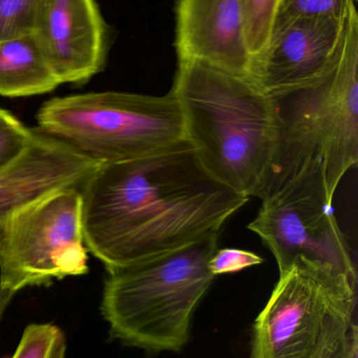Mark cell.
Wrapping results in <instances>:
<instances>
[{
    "mask_svg": "<svg viewBox=\"0 0 358 358\" xmlns=\"http://www.w3.org/2000/svg\"><path fill=\"white\" fill-rule=\"evenodd\" d=\"M81 195L84 243L105 268L221 233L249 201L208 173L187 140L140 159L101 164Z\"/></svg>",
    "mask_w": 358,
    "mask_h": 358,
    "instance_id": "obj_1",
    "label": "cell"
},
{
    "mask_svg": "<svg viewBox=\"0 0 358 358\" xmlns=\"http://www.w3.org/2000/svg\"><path fill=\"white\" fill-rule=\"evenodd\" d=\"M172 92L186 140L208 173L247 197H260L275 144L273 99L252 79L199 61H178Z\"/></svg>",
    "mask_w": 358,
    "mask_h": 358,
    "instance_id": "obj_2",
    "label": "cell"
},
{
    "mask_svg": "<svg viewBox=\"0 0 358 358\" xmlns=\"http://www.w3.org/2000/svg\"><path fill=\"white\" fill-rule=\"evenodd\" d=\"M275 144L260 199L292 180L321 171L332 198L358 162V15L353 4L338 58L319 79L269 94Z\"/></svg>",
    "mask_w": 358,
    "mask_h": 358,
    "instance_id": "obj_3",
    "label": "cell"
},
{
    "mask_svg": "<svg viewBox=\"0 0 358 358\" xmlns=\"http://www.w3.org/2000/svg\"><path fill=\"white\" fill-rule=\"evenodd\" d=\"M219 236L106 268L100 310L111 338L147 352L182 350L193 313L216 279L208 261L218 250Z\"/></svg>",
    "mask_w": 358,
    "mask_h": 358,
    "instance_id": "obj_4",
    "label": "cell"
},
{
    "mask_svg": "<svg viewBox=\"0 0 358 358\" xmlns=\"http://www.w3.org/2000/svg\"><path fill=\"white\" fill-rule=\"evenodd\" d=\"M38 131L67 143L99 164L132 161L186 140L178 99L130 92H88L50 99Z\"/></svg>",
    "mask_w": 358,
    "mask_h": 358,
    "instance_id": "obj_5",
    "label": "cell"
},
{
    "mask_svg": "<svg viewBox=\"0 0 358 358\" xmlns=\"http://www.w3.org/2000/svg\"><path fill=\"white\" fill-rule=\"evenodd\" d=\"M357 292L330 267L298 259L254 322L250 358H321L334 323L357 313Z\"/></svg>",
    "mask_w": 358,
    "mask_h": 358,
    "instance_id": "obj_6",
    "label": "cell"
},
{
    "mask_svg": "<svg viewBox=\"0 0 358 358\" xmlns=\"http://www.w3.org/2000/svg\"><path fill=\"white\" fill-rule=\"evenodd\" d=\"M81 189L65 187L22 206L0 233V287L32 286L88 273Z\"/></svg>",
    "mask_w": 358,
    "mask_h": 358,
    "instance_id": "obj_7",
    "label": "cell"
},
{
    "mask_svg": "<svg viewBox=\"0 0 358 358\" xmlns=\"http://www.w3.org/2000/svg\"><path fill=\"white\" fill-rule=\"evenodd\" d=\"M248 229L273 252L280 275L304 258L330 267L358 286L353 252L321 171L304 174L263 199Z\"/></svg>",
    "mask_w": 358,
    "mask_h": 358,
    "instance_id": "obj_8",
    "label": "cell"
},
{
    "mask_svg": "<svg viewBox=\"0 0 358 358\" xmlns=\"http://www.w3.org/2000/svg\"><path fill=\"white\" fill-rule=\"evenodd\" d=\"M347 17H300L275 25L266 48L254 59L252 81L273 94L319 79L342 52Z\"/></svg>",
    "mask_w": 358,
    "mask_h": 358,
    "instance_id": "obj_9",
    "label": "cell"
},
{
    "mask_svg": "<svg viewBox=\"0 0 358 358\" xmlns=\"http://www.w3.org/2000/svg\"><path fill=\"white\" fill-rule=\"evenodd\" d=\"M35 33L61 84L85 83L104 69L109 29L96 0H46Z\"/></svg>",
    "mask_w": 358,
    "mask_h": 358,
    "instance_id": "obj_10",
    "label": "cell"
},
{
    "mask_svg": "<svg viewBox=\"0 0 358 358\" xmlns=\"http://www.w3.org/2000/svg\"><path fill=\"white\" fill-rule=\"evenodd\" d=\"M178 61L193 60L252 79L242 0H177Z\"/></svg>",
    "mask_w": 358,
    "mask_h": 358,
    "instance_id": "obj_11",
    "label": "cell"
},
{
    "mask_svg": "<svg viewBox=\"0 0 358 358\" xmlns=\"http://www.w3.org/2000/svg\"><path fill=\"white\" fill-rule=\"evenodd\" d=\"M100 165L67 143L36 131L27 148L0 169V233L19 208L57 189H81Z\"/></svg>",
    "mask_w": 358,
    "mask_h": 358,
    "instance_id": "obj_12",
    "label": "cell"
},
{
    "mask_svg": "<svg viewBox=\"0 0 358 358\" xmlns=\"http://www.w3.org/2000/svg\"><path fill=\"white\" fill-rule=\"evenodd\" d=\"M60 84L35 31L0 41V96H37Z\"/></svg>",
    "mask_w": 358,
    "mask_h": 358,
    "instance_id": "obj_13",
    "label": "cell"
},
{
    "mask_svg": "<svg viewBox=\"0 0 358 358\" xmlns=\"http://www.w3.org/2000/svg\"><path fill=\"white\" fill-rule=\"evenodd\" d=\"M67 340L54 324H31L25 328L12 358H65Z\"/></svg>",
    "mask_w": 358,
    "mask_h": 358,
    "instance_id": "obj_14",
    "label": "cell"
},
{
    "mask_svg": "<svg viewBox=\"0 0 358 358\" xmlns=\"http://www.w3.org/2000/svg\"><path fill=\"white\" fill-rule=\"evenodd\" d=\"M280 2L281 0H242L248 48L254 59L268 44Z\"/></svg>",
    "mask_w": 358,
    "mask_h": 358,
    "instance_id": "obj_15",
    "label": "cell"
},
{
    "mask_svg": "<svg viewBox=\"0 0 358 358\" xmlns=\"http://www.w3.org/2000/svg\"><path fill=\"white\" fill-rule=\"evenodd\" d=\"M46 0H0V41L35 31Z\"/></svg>",
    "mask_w": 358,
    "mask_h": 358,
    "instance_id": "obj_16",
    "label": "cell"
},
{
    "mask_svg": "<svg viewBox=\"0 0 358 358\" xmlns=\"http://www.w3.org/2000/svg\"><path fill=\"white\" fill-rule=\"evenodd\" d=\"M355 1L357 0H281L275 25L300 17L330 16L343 20Z\"/></svg>",
    "mask_w": 358,
    "mask_h": 358,
    "instance_id": "obj_17",
    "label": "cell"
},
{
    "mask_svg": "<svg viewBox=\"0 0 358 358\" xmlns=\"http://www.w3.org/2000/svg\"><path fill=\"white\" fill-rule=\"evenodd\" d=\"M35 132L12 113L0 108V169L10 165L27 148Z\"/></svg>",
    "mask_w": 358,
    "mask_h": 358,
    "instance_id": "obj_18",
    "label": "cell"
},
{
    "mask_svg": "<svg viewBox=\"0 0 358 358\" xmlns=\"http://www.w3.org/2000/svg\"><path fill=\"white\" fill-rule=\"evenodd\" d=\"M321 358H358L357 313L342 315L334 323Z\"/></svg>",
    "mask_w": 358,
    "mask_h": 358,
    "instance_id": "obj_19",
    "label": "cell"
},
{
    "mask_svg": "<svg viewBox=\"0 0 358 358\" xmlns=\"http://www.w3.org/2000/svg\"><path fill=\"white\" fill-rule=\"evenodd\" d=\"M263 258L248 250L237 248H222L216 250L208 261V269L216 275L237 273L248 267L256 266L263 263Z\"/></svg>",
    "mask_w": 358,
    "mask_h": 358,
    "instance_id": "obj_20",
    "label": "cell"
},
{
    "mask_svg": "<svg viewBox=\"0 0 358 358\" xmlns=\"http://www.w3.org/2000/svg\"><path fill=\"white\" fill-rule=\"evenodd\" d=\"M15 294H16L15 292L0 287V321H1L6 309H8V305L12 302Z\"/></svg>",
    "mask_w": 358,
    "mask_h": 358,
    "instance_id": "obj_21",
    "label": "cell"
}]
</instances>
